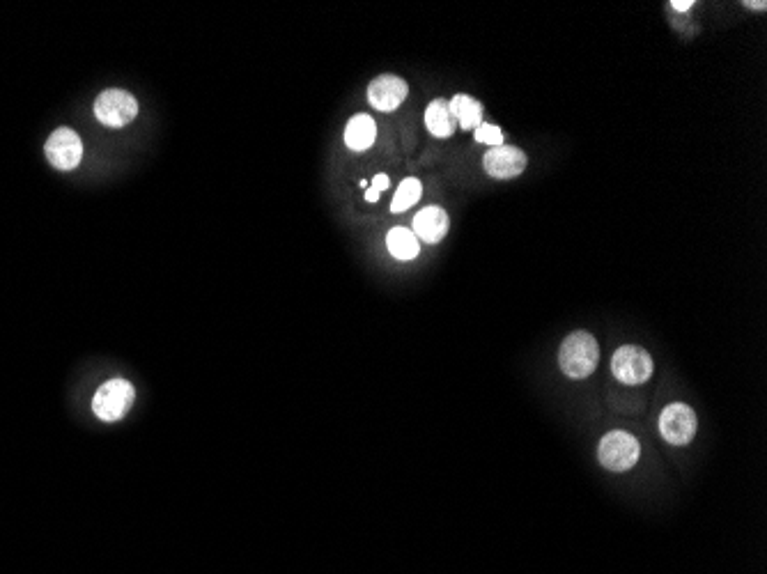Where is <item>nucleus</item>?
Listing matches in <instances>:
<instances>
[{"label": "nucleus", "mask_w": 767, "mask_h": 574, "mask_svg": "<svg viewBox=\"0 0 767 574\" xmlns=\"http://www.w3.org/2000/svg\"><path fill=\"white\" fill-rule=\"evenodd\" d=\"M600 363V345L588 331H575L561 343L559 366L565 377L586 379L591 377Z\"/></svg>", "instance_id": "nucleus-1"}, {"label": "nucleus", "mask_w": 767, "mask_h": 574, "mask_svg": "<svg viewBox=\"0 0 767 574\" xmlns=\"http://www.w3.org/2000/svg\"><path fill=\"white\" fill-rule=\"evenodd\" d=\"M600 464L609 471H630L641 457V444L634 434L625 430H614L604 434L598 448Z\"/></svg>", "instance_id": "nucleus-2"}, {"label": "nucleus", "mask_w": 767, "mask_h": 574, "mask_svg": "<svg viewBox=\"0 0 767 574\" xmlns=\"http://www.w3.org/2000/svg\"><path fill=\"white\" fill-rule=\"evenodd\" d=\"M134 398L136 391L127 379H108L106 384L99 386L95 398H92V411L106 423L120 421L131 409V405H134Z\"/></svg>", "instance_id": "nucleus-3"}, {"label": "nucleus", "mask_w": 767, "mask_h": 574, "mask_svg": "<svg viewBox=\"0 0 767 574\" xmlns=\"http://www.w3.org/2000/svg\"><path fill=\"white\" fill-rule=\"evenodd\" d=\"M655 363L646 349L639 345H623L616 349L614 359H611V372L621 384L639 386L646 384L653 377Z\"/></svg>", "instance_id": "nucleus-4"}, {"label": "nucleus", "mask_w": 767, "mask_h": 574, "mask_svg": "<svg viewBox=\"0 0 767 574\" xmlns=\"http://www.w3.org/2000/svg\"><path fill=\"white\" fill-rule=\"evenodd\" d=\"M696 430H699V421H696L692 407L683 405V402H673V405L664 407L660 416V432L666 444L687 446L694 439Z\"/></svg>", "instance_id": "nucleus-5"}, {"label": "nucleus", "mask_w": 767, "mask_h": 574, "mask_svg": "<svg viewBox=\"0 0 767 574\" xmlns=\"http://www.w3.org/2000/svg\"><path fill=\"white\" fill-rule=\"evenodd\" d=\"M95 115L106 127H127L138 115V102L127 90H104L95 102Z\"/></svg>", "instance_id": "nucleus-6"}, {"label": "nucleus", "mask_w": 767, "mask_h": 574, "mask_svg": "<svg viewBox=\"0 0 767 574\" xmlns=\"http://www.w3.org/2000/svg\"><path fill=\"white\" fill-rule=\"evenodd\" d=\"M46 159L58 170H74L83 159V143L76 131L72 129H56L44 145Z\"/></svg>", "instance_id": "nucleus-7"}, {"label": "nucleus", "mask_w": 767, "mask_h": 574, "mask_svg": "<svg viewBox=\"0 0 767 574\" xmlns=\"http://www.w3.org/2000/svg\"><path fill=\"white\" fill-rule=\"evenodd\" d=\"M483 166L487 175H492L494 180H513V177L522 175L526 168V154L513 145H499L492 147L490 152H485Z\"/></svg>", "instance_id": "nucleus-8"}, {"label": "nucleus", "mask_w": 767, "mask_h": 574, "mask_svg": "<svg viewBox=\"0 0 767 574\" xmlns=\"http://www.w3.org/2000/svg\"><path fill=\"white\" fill-rule=\"evenodd\" d=\"M407 83L398 79L393 74L377 76V79L368 85V102L373 104L377 111L391 113L407 99Z\"/></svg>", "instance_id": "nucleus-9"}, {"label": "nucleus", "mask_w": 767, "mask_h": 574, "mask_svg": "<svg viewBox=\"0 0 767 574\" xmlns=\"http://www.w3.org/2000/svg\"><path fill=\"white\" fill-rule=\"evenodd\" d=\"M412 232L416 235L418 242L439 244L448 232V214L437 205L425 207L414 216V230Z\"/></svg>", "instance_id": "nucleus-10"}, {"label": "nucleus", "mask_w": 767, "mask_h": 574, "mask_svg": "<svg viewBox=\"0 0 767 574\" xmlns=\"http://www.w3.org/2000/svg\"><path fill=\"white\" fill-rule=\"evenodd\" d=\"M377 136V124L370 115H354L345 127V145L354 152H363L373 147Z\"/></svg>", "instance_id": "nucleus-11"}, {"label": "nucleus", "mask_w": 767, "mask_h": 574, "mask_svg": "<svg viewBox=\"0 0 767 574\" xmlns=\"http://www.w3.org/2000/svg\"><path fill=\"white\" fill-rule=\"evenodd\" d=\"M425 127L437 138H448L455 134L457 120L451 113V106H448L446 99H435V102L428 106V111H425Z\"/></svg>", "instance_id": "nucleus-12"}, {"label": "nucleus", "mask_w": 767, "mask_h": 574, "mask_svg": "<svg viewBox=\"0 0 767 574\" xmlns=\"http://www.w3.org/2000/svg\"><path fill=\"white\" fill-rule=\"evenodd\" d=\"M448 106H451V113L455 115L457 127L471 131L476 129L478 124H483V104L476 102L474 97L455 95L451 102H448Z\"/></svg>", "instance_id": "nucleus-13"}, {"label": "nucleus", "mask_w": 767, "mask_h": 574, "mask_svg": "<svg viewBox=\"0 0 767 574\" xmlns=\"http://www.w3.org/2000/svg\"><path fill=\"white\" fill-rule=\"evenodd\" d=\"M386 246L393 258L398 260H414L418 251H421V244H418L416 235L409 228H391L389 235H386Z\"/></svg>", "instance_id": "nucleus-14"}, {"label": "nucleus", "mask_w": 767, "mask_h": 574, "mask_svg": "<svg viewBox=\"0 0 767 574\" xmlns=\"http://www.w3.org/2000/svg\"><path fill=\"white\" fill-rule=\"evenodd\" d=\"M421 193H423V186H421V182L416 180V177H407V180H402V184L398 186V191H395V196H393L391 212L393 214L407 212L409 207H414L418 200H421Z\"/></svg>", "instance_id": "nucleus-15"}, {"label": "nucleus", "mask_w": 767, "mask_h": 574, "mask_svg": "<svg viewBox=\"0 0 767 574\" xmlns=\"http://www.w3.org/2000/svg\"><path fill=\"white\" fill-rule=\"evenodd\" d=\"M476 143H485L492 147L503 145V131L497 127V124H478L476 127Z\"/></svg>", "instance_id": "nucleus-16"}, {"label": "nucleus", "mask_w": 767, "mask_h": 574, "mask_svg": "<svg viewBox=\"0 0 767 574\" xmlns=\"http://www.w3.org/2000/svg\"><path fill=\"white\" fill-rule=\"evenodd\" d=\"M386 189H389V177L377 175L375 180H373V184H370V191H366V200H368V203H377L379 193L386 191Z\"/></svg>", "instance_id": "nucleus-17"}, {"label": "nucleus", "mask_w": 767, "mask_h": 574, "mask_svg": "<svg viewBox=\"0 0 767 574\" xmlns=\"http://www.w3.org/2000/svg\"><path fill=\"white\" fill-rule=\"evenodd\" d=\"M671 7H673V10H678V12H687L689 7H694V0H685V3H680V0H673Z\"/></svg>", "instance_id": "nucleus-18"}, {"label": "nucleus", "mask_w": 767, "mask_h": 574, "mask_svg": "<svg viewBox=\"0 0 767 574\" xmlns=\"http://www.w3.org/2000/svg\"><path fill=\"white\" fill-rule=\"evenodd\" d=\"M747 7H756V10H765V3H747Z\"/></svg>", "instance_id": "nucleus-19"}]
</instances>
